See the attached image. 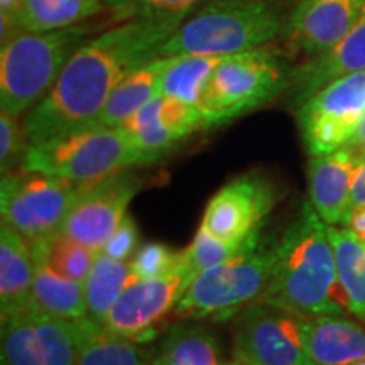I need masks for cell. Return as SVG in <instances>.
<instances>
[{
	"instance_id": "30bf717a",
	"label": "cell",
	"mask_w": 365,
	"mask_h": 365,
	"mask_svg": "<svg viewBox=\"0 0 365 365\" xmlns=\"http://www.w3.org/2000/svg\"><path fill=\"white\" fill-rule=\"evenodd\" d=\"M301 317L254 301L234 323V357L242 365H314L301 339Z\"/></svg>"
},
{
	"instance_id": "f546056e",
	"label": "cell",
	"mask_w": 365,
	"mask_h": 365,
	"mask_svg": "<svg viewBox=\"0 0 365 365\" xmlns=\"http://www.w3.org/2000/svg\"><path fill=\"white\" fill-rule=\"evenodd\" d=\"M247 240H245L244 244H228V242L217 239L215 235H212L200 225L198 230H196L193 242L182 250V264H185V267L188 269L190 272L198 276V274L205 271V269L217 266V264L234 257L239 250L244 249Z\"/></svg>"
},
{
	"instance_id": "7a4b0ae2",
	"label": "cell",
	"mask_w": 365,
	"mask_h": 365,
	"mask_svg": "<svg viewBox=\"0 0 365 365\" xmlns=\"http://www.w3.org/2000/svg\"><path fill=\"white\" fill-rule=\"evenodd\" d=\"M257 301L303 318L349 312L328 223L309 202L277 240L271 279Z\"/></svg>"
},
{
	"instance_id": "e575fe53",
	"label": "cell",
	"mask_w": 365,
	"mask_h": 365,
	"mask_svg": "<svg viewBox=\"0 0 365 365\" xmlns=\"http://www.w3.org/2000/svg\"><path fill=\"white\" fill-rule=\"evenodd\" d=\"M340 227H346L354 235H357L360 240L365 242V203L359 207L350 208L349 215Z\"/></svg>"
},
{
	"instance_id": "3957f363",
	"label": "cell",
	"mask_w": 365,
	"mask_h": 365,
	"mask_svg": "<svg viewBox=\"0 0 365 365\" xmlns=\"http://www.w3.org/2000/svg\"><path fill=\"white\" fill-rule=\"evenodd\" d=\"M296 0H213L188 16L159 56H232L284 36Z\"/></svg>"
},
{
	"instance_id": "52a82bcc",
	"label": "cell",
	"mask_w": 365,
	"mask_h": 365,
	"mask_svg": "<svg viewBox=\"0 0 365 365\" xmlns=\"http://www.w3.org/2000/svg\"><path fill=\"white\" fill-rule=\"evenodd\" d=\"M132 166L140 154L122 127H85L29 144L19 170L86 185Z\"/></svg>"
},
{
	"instance_id": "74e56055",
	"label": "cell",
	"mask_w": 365,
	"mask_h": 365,
	"mask_svg": "<svg viewBox=\"0 0 365 365\" xmlns=\"http://www.w3.org/2000/svg\"><path fill=\"white\" fill-rule=\"evenodd\" d=\"M22 4V0H0V14H14Z\"/></svg>"
},
{
	"instance_id": "cb8c5ba5",
	"label": "cell",
	"mask_w": 365,
	"mask_h": 365,
	"mask_svg": "<svg viewBox=\"0 0 365 365\" xmlns=\"http://www.w3.org/2000/svg\"><path fill=\"white\" fill-rule=\"evenodd\" d=\"M139 279L130 262L117 261L100 252L95 259L93 267L85 281V298L88 308V318L103 327L105 319L110 314L127 286Z\"/></svg>"
},
{
	"instance_id": "7c38bea8",
	"label": "cell",
	"mask_w": 365,
	"mask_h": 365,
	"mask_svg": "<svg viewBox=\"0 0 365 365\" xmlns=\"http://www.w3.org/2000/svg\"><path fill=\"white\" fill-rule=\"evenodd\" d=\"M143 178L129 170L86 182L63 223L61 234L95 252H102L107 240L125 218L127 208L137 191L143 188Z\"/></svg>"
},
{
	"instance_id": "4dcf8cb0",
	"label": "cell",
	"mask_w": 365,
	"mask_h": 365,
	"mask_svg": "<svg viewBox=\"0 0 365 365\" xmlns=\"http://www.w3.org/2000/svg\"><path fill=\"white\" fill-rule=\"evenodd\" d=\"M130 266L139 279L166 276L182 266V250H173L159 242H148L137 250Z\"/></svg>"
},
{
	"instance_id": "603a6c76",
	"label": "cell",
	"mask_w": 365,
	"mask_h": 365,
	"mask_svg": "<svg viewBox=\"0 0 365 365\" xmlns=\"http://www.w3.org/2000/svg\"><path fill=\"white\" fill-rule=\"evenodd\" d=\"M31 308L65 319L88 317L85 286L78 281L61 276L44 262L36 261L33 307Z\"/></svg>"
},
{
	"instance_id": "836d02e7",
	"label": "cell",
	"mask_w": 365,
	"mask_h": 365,
	"mask_svg": "<svg viewBox=\"0 0 365 365\" xmlns=\"http://www.w3.org/2000/svg\"><path fill=\"white\" fill-rule=\"evenodd\" d=\"M203 0H117L113 9L134 12L132 16H145V14H158V16H171V14H191L196 4Z\"/></svg>"
},
{
	"instance_id": "9c48e42d",
	"label": "cell",
	"mask_w": 365,
	"mask_h": 365,
	"mask_svg": "<svg viewBox=\"0 0 365 365\" xmlns=\"http://www.w3.org/2000/svg\"><path fill=\"white\" fill-rule=\"evenodd\" d=\"M294 115L309 156L349 145L365 118V71L327 83L296 107Z\"/></svg>"
},
{
	"instance_id": "5b68a950",
	"label": "cell",
	"mask_w": 365,
	"mask_h": 365,
	"mask_svg": "<svg viewBox=\"0 0 365 365\" xmlns=\"http://www.w3.org/2000/svg\"><path fill=\"white\" fill-rule=\"evenodd\" d=\"M293 70L286 54L267 46L227 56L210 76L198 105L207 129L271 103L289 88Z\"/></svg>"
},
{
	"instance_id": "d6986e66",
	"label": "cell",
	"mask_w": 365,
	"mask_h": 365,
	"mask_svg": "<svg viewBox=\"0 0 365 365\" xmlns=\"http://www.w3.org/2000/svg\"><path fill=\"white\" fill-rule=\"evenodd\" d=\"M36 261L24 237L6 223L0 227V318L33 307Z\"/></svg>"
},
{
	"instance_id": "83f0119b",
	"label": "cell",
	"mask_w": 365,
	"mask_h": 365,
	"mask_svg": "<svg viewBox=\"0 0 365 365\" xmlns=\"http://www.w3.org/2000/svg\"><path fill=\"white\" fill-rule=\"evenodd\" d=\"M227 56L208 54H181L170 56L161 80V95L200 105L210 76Z\"/></svg>"
},
{
	"instance_id": "8fae6325",
	"label": "cell",
	"mask_w": 365,
	"mask_h": 365,
	"mask_svg": "<svg viewBox=\"0 0 365 365\" xmlns=\"http://www.w3.org/2000/svg\"><path fill=\"white\" fill-rule=\"evenodd\" d=\"M195 277L182 264L166 276L134 281L113 304L103 328L137 344L154 340Z\"/></svg>"
},
{
	"instance_id": "f1b7e54d",
	"label": "cell",
	"mask_w": 365,
	"mask_h": 365,
	"mask_svg": "<svg viewBox=\"0 0 365 365\" xmlns=\"http://www.w3.org/2000/svg\"><path fill=\"white\" fill-rule=\"evenodd\" d=\"M36 261L44 262L61 276L70 277L85 284L86 277L93 267L95 259L100 252H95L65 234H54L48 239L27 242Z\"/></svg>"
},
{
	"instance_id": "5bb4252c",
	"label": "cell",
	"mask_w": 365,
	"mask_h": 365,
	"mask_svg": "<svg viewBox=\"0 0 365 365\" xmlns=\"http://www.w3.org/2000/svg\"><path fill=\"white\" fill-rule=\"evenodd\" d=\"M139 150L143 166L158 163L182 140L207 129L198 105L159 95L120 125Z\"/></svg>"
},
{
	"instance_id": "ab89813d",
	"label": "cell",
	"mask_w": 365,
	"mask_h": 365,
	"mask_svg": "<svg viewBox=\"0 0 365 365\" xmlns=\"http://www.w3.org/2000/svg\"><path fill=\"white\" fill-rule=\"evenodd\" d=\"M225 365H242V364H239V362H237V360H235V362H230V364H225Z\"/></svg>"
},
{
	"instance_id": "277c9868",
	"label": "cell",
	"mask_w": 365,
	"mask_h": 365,
	"mask_svg": "<svg viewBox=\"0 0 365 365\" xmlns=\"http://www.w3.org/2000/svg\"><path fill=\"white\" fill-rule=\"evenodd\" d=\"M90 29L80 26L44 33H21L0 51V107L27 115L49 93Z\"/></svg>"
},
{
	"instance_id": "8d00e7d4",
	"label": "cell",
	"mask_w": 365,
	"mask_h": 365,
	"mask_svg": "<svg viewBox=\"0 0 365 365\" xmlns=\"http://www.w3.org/2000/svg\"><path fill=\"white\" fill-rule=\"evenodd\" d=\"M350 148H354L357 153L360 154H365V118L362 122V125H360V129L357 134H355V137L352 139V143L349 144Z\"/></svg>"
},
{
	"instance_id": "4316f807",
	"label": "cell",
	"mask_w": 365,
	"mask_h": 365,
	"mask_svg": "<svg viewBox=\"0 0 365 365\" xmlns=\"http://www.w3.org/2000/svg\"><path fill=\"white\" fill-rule=\"evenodd\" d=\"M0 362L2 365H48V349L34 308L2 322Z\"/></svg>"
},
{
	"instance_id": "ffe728a7",
	"label": "cell",
	"mask_w": 365,
	"mask_h": 365,
	"mask_svg": "<svg viewBox=\"0 0 365 365\" xmlns=\"http://www.w3.org/2000/svg\"><path fill=\"white\" fill-rule=\"evenodd\" d=\"M105 0H22L14 14H0L2 44L21 33H44L78 26Z\"/></svg>"
},
{
	"instance_id": "d6a6232c",
	"label": "cell",
	"mask_w": 365,
	"mask_h": 365,
	"mask_svg": "<svg viewBox=\"0 0 365 365\" xmlns=\"http://www.w3.org/2000/svg\"><path fill=\"white\" fill-rule=\"evenodd\" d=\"M139 247V228H137L134 218L125 215L117 230L107 240L102 252L108 257L117 259V261L130 262Z\"/></svg>"
},
{
	"instance_id": "f35d334b",
	"label": "cell",
	"mask_w": 365,
	"mask_h": 365,
	"mask_svg": "<svg viewBox=\"0 0 365 365\" xmlns=\"http://www.w3.org/2000/svg\"><path fill=\"white\" fill-rule=\"evenodd\" d=\"M117 2V0H105V4H108V6H113V4H115Z\"/></svg>"
},
{
	"instance_id": "484cf974",
	"label": "cell",
	"mask_w": 365,
	"mask_h": 365,
	"mask_svg": "<svg viewBox=\"0 0 365 365\" xmlns=\"http://www.w3.org/2000/svg\"><path fill=\"white\" fill-rule=\"evenodd\" d=\"M153 357L137 341L107 331L100 323L81 318L78 365H150Z\"/></svg>"
},
{
	"instance_id": "8992f818",
	"label": "cell",
	"mask_w": 365,
	"mask_h": 365,
	"mask_svg": "<svg viewBox=\"0 0 365 365\" xmlns=\"http://www.w3.org/2000/svg\"><path fill=\"white\" fill-rule=\"evenodd\" d=\"M261 228L234 257L205 269L191 281L175 308L178 319H223L261 298L276 259V244L259 242Z\"/></svg>"
},
{
	"instance_id": "d4e9b609",
	"label": "cell",
	"mask_w": 365,
	"mask_h": 365,
	"mask_svg": "<svg viewBox=\"0 0 365 365\" xmlns=\"http://www.w3.org/2000/svg\"><path fill=\"white\" fill-rule=\"evenodd\" d=\"M150 365H220L217 339L200 325L170 327Z\"/></svg>"
},
{
	"instance_id": "ba28073f",
	"label": "cell",
	"mask_w": 365,
	"mask_h": 365,
	"mask_svg": "<svg viewBox=\"0 0 365 365\" xmlns=\"http://www.w3.org/2000/svg\"><path fill=\"white\" fill-rule=\"evenodd\" d=\"M83 185L43 173L11 171L0 181V213L27 242L59 234Z\"/></svg>"
},
{
	"instance_id": "6da1fadb",
	"label": "cell",
	"mask_w": 365,
	"mask_h": 365,
	"mask_svg": "<svg viewBox=\"0 0 365 365\" xmlns=\"http://www.w3.org/2000/svg\"><path fill=\"white\" fill-rule=\"evenodd\" d=\"M188 16H134L81 44L43 102L22 122L29 144L93 124L113 88L129 73L158 58Z\"/></svg>"
},
{
	"instance_id": "e0dca14e",
	"label": "cell",
	"mask_w": 365,
	"mask_h": 365,
	"mask_svg": "<svg viewBox=\"0 0 365 365\" xmlns=\"http://www.w3.org/2000/svg\"><path fill=\"white\" fill-rule=\"evenodd\" d=\"M355 71H365V6L352 29L333 48L294 66L287 88L289 102L299 107L327 83Z\"/></svg>"
},
{
	"instance_id": "7402d4cb",
	"label": "cell",
	"mask_w": 365,
	"mask_h": 365,
	"mask_svg": "<svg viewBox=\"0 0 365 365\" xmlns=\"http://www.w3.org/2000/svg\"><path fill=\"white\" fill-rule=\"evenodd\" d=\"M346 309L365 325V242L346 227L328 225Z\"/></svg>"
},
{
	"instance_id": "2e32d148",
	"label": "cell",
	"mask_w": 365,
	"mask_h": 365,
	"mask_svg": "<svg viewBox=\"0 0 365 365\" xmlns=\"http://www.w3.org/2000/svg\"><path fill=\"white\" fill-rule=\"evenodd\" d=\"M360 158L362 154L345 145L308 159V202L328 225H341L349 215Z\"/></svg>"
},
{
	"instance_id": "d590c367",
	"label": "cell",
	"mask_w": 365,
	"mask_h": 365,
	"mask_svg": "<svg viewBox=\"0 0 365 365\" xmlns=\"http://www.w3.org/2000/svg\"><path fill=\"white\" fill-rule=\"evenodd\" d=\"M365 203V154L360 158L357 173H355L354 188H352V207H359V205Z\"/></svg>"
},
{
	"instance_id": "9a60e30c",
	"label": "cell",
	"mask_w": 365,
	"mask_h": 365,
	"mask_svg": "<svg viewBox=\"0 0 365 365\" xmlns=\"http://www.w3.org/2000/svg\"><path fill=\"white\" fill-rule=\"evenodd\" d=\"M364 6L365 0H296L282 39L307 58L317 56L352 29Z\"/></svg>"
},
{
	"instance_id": "1f68e13d",
	"label": "cell",
	"mask_w": 365,
	"mask_h": 365,
	"mask_svg": "<svg viewBox=\"0 0 365 365\" xmlns=\"http://www.w3.org/2000/svg\"><path fill=\"white\" fill-rule=\"evenodd\" d=\"M7 112H0V170L2 175L16 171L14 168H21L22 159L29 140H27L24 125Z\"/></svg>"
},
{
	"instance_id": "44dd1931",
	"label": "cell",
	"mask_w": 365,
	"mask_h": 365,
	"mask_svg": "<svg viewBox=\"0 0 365 365\" xmlns=\"http://www.w3.org/2000/svg\"><path fill=\"white\" fill-rule=\"evenodd\" d=\"M170 56H158L118 83L90 127H120L127 118L161 95V80Z\"/></svg>"
},
{
	"instance_id": "4fadbf2b",
	"label": "cell",
	"mask_w": 365,
	"mask_h": 365,
	"mask_svg": "<svg viewBox=\"0 0 365 365\" xmlns=\"http://www.w3.org/2000/svg\"><path fill=\"white\" fill-rule=\"evenodd\" d=\"M277 200L279 191L269 178L247 173L228 181L210 198L202 227L228 244H244L262 227Z\"/></svg>"
},
{
	"instance_id": "ac0fdd59",
	"label": "cell",
	"mask_w": 365,
	"mask_h": 365,
	"mask_svg": "<svg viewBox=\"0 0 365 365\" xmlns=\"http://www.w3.org/2000/svg\"><path fill=\"white\" fill-rule=\"evenodd\" d=\"M301 339L314 365H352L365 360V325L345 314L301 317Z\"/></svg>"
}]
</instances>
